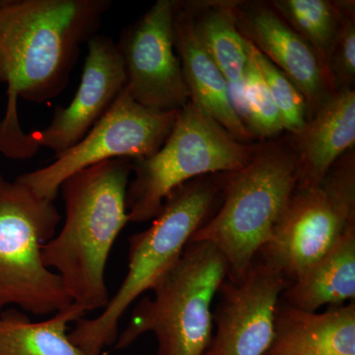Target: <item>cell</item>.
<instances>
[{
    "label": "cell",
    "instance_id": "1",
    "mask_svg": "<svg viewBox=\"0 0 355 355\" xmlns=\"http://www.w3.org/2000/svg\"><path fill=\"white\" fill-rule=\"evenodd\" d=\"M109 0H0V83L7 85L0 153L26 159L33 146L18 98L51 101L69 84L80 46L97 35Z\"/></svg>",
    "mask_w": 355,
    "mask_h": 355
},
{
    "label": "cell",
    "instance_id": "2",
    "mask_svg": "<svg viewBox=\"0 0 355 355\" xmlns=\"http://www.w3.org/2000/svg\"><path fill=\"white\" fill-rule=\"evenodd\" d=\"M132 161L113 159L71 175L60 186L65 220L42 248L44 265L57 273L72 302L86 312L104 309L106 268L116 238L130 222Z\"/></svg>",
    "mask_w": 355,
    "mask_h": 355
},
{
    "label": "cell",
    "instance_id": "3",
    "mask_svg": "<svg viewBox=\"0 0 355 355\" xmlns=\"http://www.w3.org/2000/svg\"><path fill=\"white\" fill-rule=\"evenodd\" d=\"M297 184L291 144L254 147L246 165L221 175L220 207L191 241L211 243L227 261L228 279L239 282L270 241Z\"/></svg>",
    "mask_w": 355,
    "mask_h": 355
},
{
    "label": "cell",
    "instance_id": "4",
    "mask_svg": "<svg viewBox=\"0 0 355 355\" xmlns=\"http://www.w3.org/2000/svg\"><path fill=\"white\" fill-rule=\"evenodd\" d=\"M214 176L197 178L173 191L151 225L130 236L127 275L97 317L76 322L69 336L76 347L89 354L100 355L116 343L125 311L153 289L179 260L193 235L209 220L221 191V176Z\"/></svg>",
    "mask_w": 355,
    "mask_h": 355
},
{
    "label": "cell",
    "instance_id": "5",
    "mask_svg": "<svg viewBox=\"0 0 355 355\" xmlns=\"http://www.w3.org/2000/svg\"><path fill=\"white\" fill-rule=\"evenodd\" d=\"M226 259L209 242L190 241L171 268L142 298L119 334L116 349L146 333L157 340V355H205L214 335L212 304L228 277Z\"/></svg>",
    "mask_w": 355,
    "mask_h": 355
},
{
    "label": "cell",
    "instance_id": "6",
    "mask_svg": "<svg viewBox=\"0 0 355 355\" xmlns=\"http://www.w3.org/2000/svg\"><path fill=\"white\" fill-rule=\"evenodd\" d=\"M60 220L55 202L0 174V312L14 305L51 316L73 303L42 259V248L57 234Z\"/></svg>",
    "mask_w": 355,
    "mask_h": 355
},
{
    "label": "cell",
    "instance_id": "7",
    "mask_svg": "<svg viewBox=\"0 0 355 355\" xmlns=\"http://www.w3.org/2000/svg\"><path fill=\"white\" fill-rule=\"evenodd\" d=\"M254 147L233 139L189 102L178 112L174 127L157 153L132 161L127 193L130 222L153 220L170 193L191 180L239 170L251 158Z\"/></svg>",
    "mask_w": 355,
    "mask_h": 355
},
{
    "label": "cell",
    "instance_id": "8",
    "mask_svg": "<svg viewBox=\"0 0 355 355\" xmlns=\"http://www.w3.org/2000/svg\"><path fill=\"white\" fill-rule=\"evenodd\" d=\"M355 224L354 149L331 167L323 183L297 188L259 257L289 282L335 246Z\"/></svg>",
    "mask_w": 355,
    "mask_h": 355
},
{
    "label": "cell",
    "instance_id": "9",
    "mask_svg": "<svg viewBox=\"0 0 355 355\" xmlns=\"http://www.w3.org/2000/svg\"><path fill=\"white\" fill-rule=\"evenodd\" d=\"M178 112L146 108L125 87L109 111L78 144L41 169L16 179L39 197L55 202L60 186L76 173L113 159L139 160L157 153L169 137Z\"/></svg>",
    "mask_w": 355,
    "mask_h": 355
},
{
    "label": "cell",
    "instance_id": "10",
    "mask_svg": "<svg viewBox=\"0 0 355 355\" xmlns=\"http://www.w3.org/2000/svg\"><path fill=\"white\" fill-rule=\"evenodd\" d=\"M175 0H158L121 34L118 44L127 74L125 88L146 108L177 112L189 93L174 43Z\"/></svg>",
    "mask_w": 355,
    "mask_h": 355
},
{
    "label": "cell",
    "instance_id": "11",
    "mask_svg": "<svg viewBox=\"0 0 355 355\" xmlns=\"http://www.w3.org/2000/svg\"><path fill=\"white\" fill-rule=\"evenodd\" d=\"M288 284L279 268L259 256L241 280L227 277L217 293L219 301L212 313L216 331L205 355H263Z\"/></svg>",
    "mask_w": 355,
    "mask_h": 355
},
{
    "label": "cell",
    "instance_id": "12",
    "mask_svg": "<svg viewBox=\"0 0 355 355\" xmlns=\"http://www.w3.org/2000/svg\"><path fill=\"white\" fill-rule=\"evenodd\" d=\"M127 85L125 64L118 44L105 35L87 42L83 77L71 102L55 109L50 125L31 132L39 148L51 149L55 157L78 144L109 111Z\"/></svg>",
    "mask_w": 355,
    "mask_h": 355
},
{
    "label": "cell",
    "instance_id": "13",
    "mask_svg": "<svg viewBox=\"0 0 355 355\" xmlns=\"http://www.w3.org/2000/svg\"><path fill=\"white\" fill-rule=\"evenodd\" d=\"M236 20L243 37L300 90L309 116L336 92L333 79L316 51L270 4L236 1Z\"/></svg>",
    "mask_w": 355,
    "mask_h": 355
},
{
    "label": "cell",
    "instance_id": "14",
    "mask_svg": "<svg viewBox=\"0 0 355 355\" xmlns=\"http://www.w3.org/2000/svg\"><path fill=\"white\" fill-rule=\"evenodd\" d=\"M293 137L291 144L297 159V188L320 186L331 167L354 149V89L342 87L329 96Z\"/></svg>",
    "mask_w": 355,
    "mask_h": 355
},
{
    "label": "cell",
    "instance_id": "15",
    "mask_svg": "<svg viewBox=\"0 0 355 355\" xmlns=\"http://www.w3.org/2000/svg\"><path fill=\"white\" fill-rule=\"evenodd\" d=\"M174 43L189 93V102L246 144L253 139L234 108L225 77L198 41L179 1L175 3Z\"/></svg>",
    "mask_w": 355,
    "mask_h": 355
},
{
    "label": "cell",
    "instance_id": "16",
    "mask_svg": "<svg viewBox=\"0 0 355 355\" xmlns=\"http://www.w3.org/2000/svg\"><path fill=\"white\" fill-rule=\"evenodd\" d=\"M263 355H355V303L317 313L279 300L272 343Z\"/></svg>",
    "mask_w": 355,
    "mask_h": 355
},
{
    "label": "cell",
    "instance_id": "17",
    "mask_svg": "<svg viewBox=\"0 0 355 355\" xmlns=\"http://www.w3.org/2000/svg\"><path fill=\"white\" fill-rule=\"evenodd\" d=\"M196 36L225 77L233 105L241 91L250 60V42L239 31L236 1H179Z\"/></svg>",
    "mask_w": 355,
    "mask_h": 355
},
{
    "label": "cell",
    "instance_id": "18",
    "mask_svg": "<svg viewBox=\"0 0 355 355\" xmlns=\"http://www.w3.org/2000/svg\"><path fill=\"white\" fill-rule=\"evenodd\" d=\"M355 224L330 251L292 279L284 289L280 303L295 309L317 312L354 302Z\"/></svg>",
    "mask_w": 355,
    "mask_h": 355
},
{
    "label": "cell",
    "instance_id": "19",
    "mask_svg": "<svg viewBox=\"0 0 355 355\" xmlns=\"http://www.w3.org/2000/svg\"><path fill=\"white\" fill-rule=\"evenodd\" d=\"M86 313L72 303L46 321L33 322L19 311H1L0 355H92L76 347L69 336V324Z\"/></svg>",
    "mask_w": 355,
    "mask_h": 355
},
{
    "label": "cell",
    "instance_id": "20",
    "mask_svg": "<svg viewBox=\"0 0 355 355\" xmlns=\"http://www.w3.org/2000/svg\"><path fill=\"white\" fill-rule=\"evenodd\" d=\"M270 7L314 49L327 67V60L340 25L336 1L273 0Z\"/></svg>",
    "mask_w": 355,
    "mask_h": 355
},
{
    "label": "cell",
    "instance_id": "21",
    "mask_svg": "<svg viewBox=\"0 0 355 355\" xmlns=\"http://www.w3.org/2000/svg\"><path fill=\"white\" fill-rule=\"evenodd\" d=\"M235 110L251 135L273 137L284 130L277 104L251 53Z\"/></svg>",
    "mask_w": 355,
    "mask_h": 355
},
{
    "label": "cell",
    "instance_id": "22",
    "mask_svg": "<svg viewBox=\"0 0 355 355\" xmlns=\"http://www.w3.org/2000/svg\"><path fill=\"white\" fill-rule=\"evenodd\" d=\"M251 53L282 114L284 130L292 135H296L302 130L309 118L304 96L279 67L252 44Z\"/></svg>",
    "mask_w": 355,
    "mask_h": 355
},
{
    "label": "cell",
    "instance_id": "23",
    "mask_svg": "<svg viewBox=\"0 0 355 355\" xmlns=\"http://www.w3.org/2000/svg\"><path fill=\"white\" fill-rule=\"evenodd\" d=\"M336 2L340 20L327 60V69L338 90L352 87L355 80V4L350 0Z\"/></svg>",
    "mask_w": 355,
    "mask_h": 355
}]
</instances>
